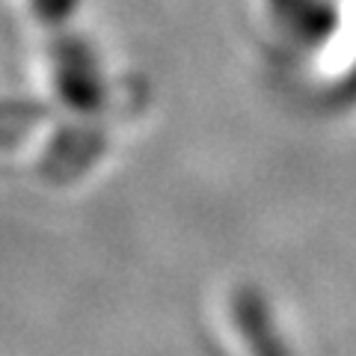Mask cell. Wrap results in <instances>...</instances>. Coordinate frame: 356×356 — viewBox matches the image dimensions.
Instances as JSON below:
<instances>
[]
</instances>
